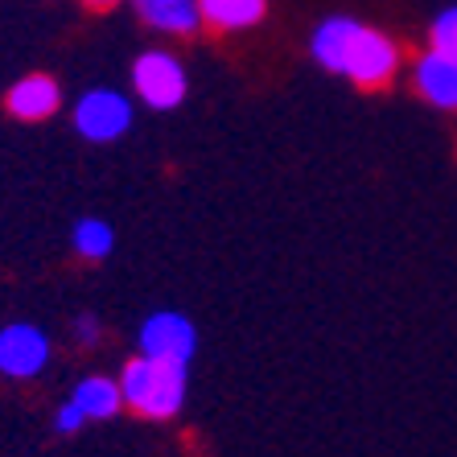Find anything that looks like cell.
Masks as SVG:
<instances>
[{
    "mask_svg": "<svg viewBox=\"0 0 457 457\" xmlns=\"http://www.w3.org/2000/svg\"><path fill=\"white\" fill-rule=\"evenodd\" d=\"M112 244H116V235L104 219H79L75 223V252L83 260H104L112 255Z\"/></svg>",
    "mask_w": 457,
    "mask_h": 457,
    "instance_id": "cell-12",
    "label": "cell"
},
{
    "mask_svg": "<svg viewBox=\"0 0 457 457\" xmlns=\"http://www.w3.org/2000/svg\"><path fill=\"white\" fill-rule=\"evenodd\" d=\"M83 4H87V9H99V12H104V9H116L120 0H83Z\"/></svg>",
    "mask_w": 457,
    "mask_h": 457,
    "instance_id": "cell-16",
    "label": "cell"
},
{
    "mask_svg": "<svg viewBox=\"0 0 457 457\" xmlns=\"http://www.w3.org/2000/svg\"><path fill=\"white\" fill-rule=\"evenodd\" d=\"M313 58H318L321 71L330 75L351 79L359 87H383L395 75V62H400V50L392 46V37H383L371 25H359L351 17H330L313 29V42H309Z\"/></svg>",
    "mask_w": 457,
    "mask_h": 457,
    "instance_id": "cell-1",
    "label": "cell"
},
{
    "mask_svg": "<svg viewBox=\"0 0 457 457\" xmlns=\"http://www.w3.org/2000/svg\"><path fill=\"white\" fill-rule=\"evenodd\" d=\"M186 383H190L186 362L137 354L124 367V375H120V392H124V404L137 416H145V420H170L186 404Z\"/></svg>",
    "mask_w": 457,
    "mask_h": 457,
    "instance_id": "cell-2",
    "label": "cell"
},
{
    "mask_svg": "<svg viewBox=\"0 0 457 457\" xmlns=\"http://www.w3.org/2000/svg\"><path fill=\"white\" fill-rule=\"evenodd\" d=\"M79 408H83L87 420H112V416L124 408V392H120V383L104 379V375H91V379H83L75 387V395H71Z\"/></svg>",
    "mask_w": 457,
    "mask_h": 457,
    "instance_id": "cell-11",
    "label": "cell"
},
{
    "mask_svg": "<svg viewBox=\"0 0 457 457\" xmlns=\"http://www.w3.org/2000/svg\"><path fill=\"white\" fill-rule=\"evenodd\" d=\"M264 0H198V12L203 21L214 25V29H252V25L264 21Z\"/></svg>",
    "mask_w": 457,
    "mask_h": 457,
    "instance_id": "cell-10",
    "label": "cell"
},
{
    "mask_svg": "<svg viewBox=\"0 0 457 457\" xmlns=\"http://www.w3.org/2000/svg\"><path fill=\"white\" fill-rule=\"evenodd\" d=\"M428 37H433V50L449 54V58H457V4L445 12H436L433 29H428Z\"/></svg>",
    "mask_w": 457,
    "mask_h": 457,
    "instance_id": "cell-13",
    "label": "cell"
},
{
    "mask_svg": "<svg viewBox=\"0 0 457 457\" xmlns=\"http://www.w3.org/2000/svg\"><path fill=\"white\" fill-rule=\"evenodd\" d=\"M194 346H198V334L181 313H153L145 326H140V354H153V359H170V362H186L190 367Z\"/></svg>",
    "mask_w": 457,
    "mask_h": 457,
    "instance_id": "cell-6",
    "label": "cell"
},
{
    "mask_svg": "<svg viewBox=\"0 0 457 457\" xmlns=\"http://www.w3.org/2000/svg\"><path fill=\"white\" fill-rule=\"evenodd\" d=\"M4 107H9V116L29 120V124L33 120H50L62 107V91H58V83L50 75H25L21 83L9 87Z\"/></svg>",
    "mask_w": 457,
    "mask_h": 457,
    "instance_id": "cell-7",
    "label": "cell"
},
{
    "mask_svg": "<svg viewBox=\"0 0 457 457\" xmlns=\"http://www.w3.org/2000/svg\"><path fill=\"white\" fill-rule=\"evenodd\" d=\"M83 408L75 404V400H66L62 408H58V416H54V428H58V433H79V428H83Z\"/></svg>",
    "mask_w": 457,
    "mask_h": 457,
    "instance_id": "cell-14",
    "label": "cell"
},
{
    "mask_svg": "<svg viewBox=\"0 0 457 457\" xmlns=\"http://www.w3.org/2000/svg\"><path fill=\"white\" fill-rule=\"evenodd\" d=\"M75 128L87 140L107 145V140L124 137L128 128H132V104H128V96L112 91V87L87 91V96L75 104Z\"/></svg>",
    "mask_w": 457,
    "mask_h": 457,
    "instance_id": "cell-4",
    "label": "cell"
},
{
    "mask_svg": "<svg viewBox=\"0 0 457 457\" xmlns=\"http://www.w3.org/2000/svg\"><path fill=\"white\" fill-rule=\"evenodd\" d=\"M416 91L433 107L457 112V58H449V54H441V50H428L425 58L416 62Z\"/></svg>",
    "mask_w": 457,
    "mask_h": 457,
    "instance_id": "cell-8",
    "label": "cell"
},
{
    "mask_svg": "<svg viewBox=\"0 0 457 457\" xmlns=\"http://www.w3.org/2000/svg\"><path fill=\"white\" fill-rule=\"evenodd\" d=\"M75 334H79V342H83V346H96V338H99V321L96 318H79L75 321Z\"/></svg>",
    "mask_w": 457,
    "mask_h": 457,
    "instance_id": "cell-15",
    "label": "cell"
},
{
    "mask_svg": "<svg viewBox=\"0 0 457 457\" xmlns=\"http://www.w3.org/2000/svg\"><path fill=\"white\" fill-rule=\"evenodd\" d=\"M50 362V338L37 326H4L0 330V375L9 379H33Z\"/></svg>",
    "mask_w": 457,
    "mask_h": 457,
    "instance_id": "cell-5",
    "label": "cell"
},
{
    "mask_svg": "<svg viewBox=\"0 0 457 457\" xmlns=\"http://www.w3.org/2000/svg\"><path fill=\"white\" fill-rule=\"evenodd\" d=\"M132 87H137L140 104L157 107V112H170L186 99V71L173 54L165 50H145L132 62Z\"/></svg>",
    "mask_w": 457,
    "mask_h": 457,
    "instance_id": "cell-3",
    "label": "cell"
},
{
    "mask_svg": "<svg viewBox=\"0 0 457 457\" xmlns=\"http://www.w3.org/2000/svg\"><path fill=\"white\" fill-rule=\"evenodd\" d=\"M132 4H137V12L153 25V29L178 33V37L194 33L198 29V21H203L198 0H132Z\"/></svg>",
    "mask_w": 457,
    "mask_h": 457,
    "instance_id": "cell-9",
    "label": "cell"
}]
</instances>
